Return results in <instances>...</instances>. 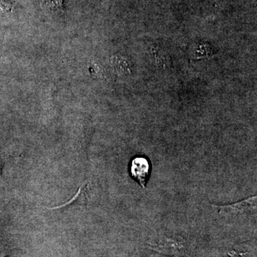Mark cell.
Wrapping results in <instances>:
<instances>
[{
  "label": "cell",
  "instance_id": "1",
  "mask_svg": "<svg viewBox=\"0 0 257 257\" xmlns=\"http://www.w3.org/2000/svg\"><path fill=\"white\" fill-rule=\"evenodd\" d=\"M212 207L221 214H243L249 211H253L256 208V196L250 197L241 202L229 204V205L216 206L211 205Z\"/></svg>",
  "mask_w": 257,
  "mask_h": 257
},
{
  "label": "cell",
  "instance_id": "6",
  "mask_svg": "<svg viewBox=\"0 0 257 257\" xmlns=\"http://www.w3.org/2000/svg\"><path fill=\"white\" fill-rule=\"evenodd\" d=\"M3 167H4V161L0 160V179L3 177Z\"/></svg>",
  "mask_w": 257,
  "mask_h": 257
},
{
  "label": "cell",
  "instance_id": "4",
  "mask_svg": "<svg viewBox=\"0 0 257 257\" xmlns=\"http://www.w3.org/2000/svg\"><path fill=\"white\" fill-rule=\"evenodd\" d=\"M62 0H45V5L48 9H57L62 5Z\"/></svg>",
  "mask_w": 257,
  "mask_h": 257
},
{
  "label": "cell",
  "instance_id": "5",
  "mask_svg": "<svg viewBox=\"0 0 257 257\" xmlns=\"http://www.w3.org/2000/svg\"><path fill=\"white\" fill-rule=\"evenodd\" d=\"M8 8H9V5L8 4V2L5 0H0V9L8 10Z\"/></svg>",
  "mask_w": 257,
  "mask_h": 257
},
{
  "label": "cell",
  "instance_id": "3",
  "mask_svg": "<svg viewBox=\"0 0 257 257\" xmlns=\"http://www.w3.org/2000/svg\"><path fill=\"white\" fill-rule=\"evenodd\" d=\"M151 248L160 252L170 253V254H175L181 251L182 246L180 243L173 241V240H167L162 244L152 245Z\"/></svg>",
  "mask_w": 257,
  "mask_h": 257
},
{
  "label": "cell",
  "instance_id": "2",
  "mask_svg": "<svg viewBox=\"0 0 257 257\" xmlns=\"http://www.w3.org/2000/svg\"><path fill=\"white\" fill-rule=\"evenodd\" d=\"M150 164L144 157H136L132 161L131 172L133 177L138 181L143 188L146 187V182L150 173Z\"/></svg>",
  "mask_w": 257,
  "mask_h": 257
}]
</instances>
